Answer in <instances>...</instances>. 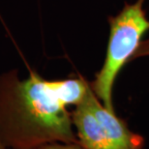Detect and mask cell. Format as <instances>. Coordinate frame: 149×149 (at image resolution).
Wrapping results in <instances>:
<instances>
[{
	"mask_svg": "<svg viewBox=\"0 0 149 149\" xmlns=\"http://www.w3.org/2000/svg\"><path fill=\"white\" fill-rule=\"evenodd\" d=\"M83 77L49 80L35 71L20 79L0 74V141L10 149H36L52 142L79 143L72 111L87 93Z\"/></svg>",
	"mask_w": 149,
	"mask_h": 149,
	"instance_id": "cell-1",
	"label": "cell"
},
{
	"mask_svg": "<svg viewBox=\"0 0 149 149\" xmlns=\"http://www.w3.org/2000/svg\"><path fill=\"white\" fill-rule=\"evenodd\" d=\"M145 0L125 3L116 16L109 17V37L106 58L95 79L90 82L92 90L104 106L114 111L112 89L115 79L141 46L144 34L149 30V19L143 8Z\"/></svg>",
	"mask_w": 149,
	"mask_h": 149,
	"instance_id": "cell-2",
	"label": "cell"
},
{
	"mask_svg": "<svg viewBox=\"0 0 149 149\" xmlns=\"http://www.w3.org/2000/svg\"><path fill=\"white\" fill-rule=\"evenodd\" d=\"M72 120L83 149H143V139L103 105L90 82L86 96L74 106Z\"/></svg>",
	"mask_w": 149,
	"mask_h": 149,
	"instance_id": "cell-3",
	"label": "cell"
},
{
	"mask_svg": "<svg viewBox=\"0 0 149 149\" xmlns=\"http://www.w3.org/2000/svg\"><path fill=\"white\" fill-rule=\"evenodd\" d=\"M36 149H83L79 143H65V142H52L47 143Z\"/></svg>",
	"mask_w": 149,
	"mask_h": 149,
	"instance_id": "cell-4",
	"label": "cell"
},
{
	"mask_svg": "<svg viewBox=\"0 0 149 149\" xmlns=\"http://www.w3.org/2000/svg\"><path fill=\"white\" fill-rule=\"evenodd\" d=\"M143 56H149V39L141 42L139 49L136 50V54L134 55L133 60L139 57H143Z\"/></svg>",
	"mask_w": 149,
	"mask_h": 149,
	"instance_id": "cell-5",
	"label": "cell"
},
{
	"mask_svg": "<svg viewBox=\"0 0 149 149\" xmlns=\"http://www.w3.org/2000/svg\"><path fill=\"white\" fill-rule=\"evenodd\" d=\"M0 149H10V148H8L1 141H0Z\"/></svg>",
	"mask_w": 149,
	"mask_h": 149,
	"instance_id": "cell-6",
	"label": "cell"
}]
</instances>
